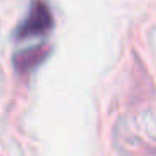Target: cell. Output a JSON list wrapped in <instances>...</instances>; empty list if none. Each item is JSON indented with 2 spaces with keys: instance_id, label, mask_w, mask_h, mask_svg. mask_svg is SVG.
Here are the masks:
<instances>
[{
  "instance_id": "cell-2",
  "label": "cell",
  "mask_w": 156,
  "mask_h": 156,
  "mask_svg": "<svg viewBox=\"0 0 156 156\" xmlns=\"http://www.w3.org/2000/svg\"><path fill=\"white\" fill-rule=\"evenodd\" d=\"M45 54H42V49L37 47V49H30V51H24L20 54H17L14 57V62H15V67L19 71H29L30 67H34L35 64L42 61Z\"/></svg>"
},
{
  "instance_id": "cell-1",
  "label": "cell",
  "mask_w": 156,
  "mask_h": 156,
  "mask_svg": "<svg viewBox=\"0 0 156 156\" xmlns=\"http://www.w3.org/2000/svg\"><path fill=\"white\" fill-rule=\"evenodd\" d=\"M52 25H54V20H52V14L49 7L42 0H34L29 9L27 17L15 29V39L25 41V39L44 35L52 29Z\"/></svg>"
}]
</instances>
